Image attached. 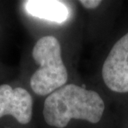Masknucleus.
Masks as SVG:
<instances>
[{"label":"nucleus","mask_w":128,"mask_h":128,"mask_svg":"<svg viewBox=\"0 0 128 128\" xmlns=\"http://www.w3.org/2000/svg\"><path fill=\"white\" fill-rule=\"evenodd\" d=\"M84 27L32 39L22 52L16 79L36 102L82 78L78 71Z\"/></svg>","instance_id":"1"},{"label":"nucleus","mask_w":128,"mask_h":128,"mask_svg":"<svg viewBox=\"0 0 128 128\" xmlns=\"http://www.w3.org/2000/svg\"><path fill=\"white\" fill-rule=\"evenodd\" d=\"M36 121L38 128H120L109 100L83 78L37 102Z\"/></svg>","instance_id":"2"},{"label":"nucleus","mask_w":128,"mask_h":128,"mask_svg":"<svg viewBox=\"0 0 128 128\" xmlns=\"http://www.w3.org/2000/svg\"><path fill=\"white\" fill-rule=\"evenodd\" d=\"M88 79L116 110L120 128H128V18L119 22L112 38L101 48L93 74Z\"/></svg>","instance_id":"3"},{"label":"nucleus","mask_w":128,"mask_h":128,"mask_svg":"<svg viewBox=\"0 0 128 128\" xmlns=\"http://www.w3.org/2000/svg\"><path fill=\"white\" fill-rule=\"evenodd\" d=\"M17 10L32 39L84 27L83 15L76 1L22 0L17 2Z\"/></svg>","instance_id":"4"},{"label":"nucleus","mask_w":128,"mask_h":128,"mask_svg":"<svg viewBox=\"0 0 128 128\" xmlns=\"http://www.w3.org/2000/svg\"><path fill=\"white\" fill-rule=\"evenodd\" d=\"M37 102L16 78L0 83V128H38Z\"/></svg>","instance_id":"5"},{"label":"nucleus","mask_w":128,"mask_h":128,"mask_svg":"<svg viewBox=\"0 0 128 128\" xmlns=\"http://www.w3.org/2000/svg\"><path fill=\"white\" fill-rule=\"evenodd\" d=\"M83 15L85 41L101 48L118 26L123 2L78 0Z\"/></svg>","instance_id":"6"},{"label":"nucleus","mask_w":128,"mask_h":128,"mask_svg":"<svg viewBox=\"0 0 128 128\" xmlns=\"http://www.w3.org/2000/svg\"><path fill=\"white\" fill-rule=\"evenodd\" d=\"M8 18V4L5 2H0V43L4 39L6 32Z\"/></svg>","instance_id":"7"},{"label":"nucleus","mask_w":128,"mask_h":128,"mask_svg":"<svg viewBox=\"0 0 128 128\" xmlns=\"http://www.w3.org/2000/svg\"><path fill=\"white\" fill-rule=\"evenodd\" d=\"M17 72L18 70L0 61V83L14 79L17 76Z\"/></svg>","instance_id":"8"}]
</instances>
